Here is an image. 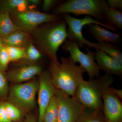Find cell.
Returning <instances> with one entry per match:
<instances>
[{"label": "cell", "instance_id": "24", "mask_svg": "<svg viewBox=\"0 0 122 122\" xmlns=\"http://www.w3.org/2000/svg\"><path fill=\"white\" fill-rule=\"evenodd\" d=\"M6 46L10 62L16 61L24 59L25 56V49L12 46Z\"/></svg>", "mask_w": 122, "mask_h": 122}, {"label": "cell", "instance_id": "28", "mask_svg": "<svg viewBox=\"0 0 122 122\" xmlns=\"http://www.w3.org/2000/svg\"><path fill=\"white\" fill-rule=\"evenodd\" d=\"M0 122H12L7 115L4 102L0 103Z\"/></svg>", "mask_w": 122, "mask_h": 122}, {"label": "cell", "instance_id": "20", "mask_svg": "<svg viewBox=\"0 0 122 122\" xmlns=\"http://www.w3.org/2000/svg\"><path fill=\"white\" fill-rule=\"evenodd\" d=\"M105 19L106 24L122 29V12L120 10L109 8L105 14Z\"/></svg>", "mask_w": 122, "mask_h": 122}, {"label": "cell", "instance_id": "32", "mask_svg": "<svg viewBox=\"0 0 122 122\" xmlns=\"http://www.w3.org/2000/svg\"><path fill=\"white\" fill-rule=\"evenodd\" d=\"M29 4L33 5H39L41 1L39 0H28Z\"/></svg>", "mask_w": 122, "mask_h": 122}, {"label": "cell", "instance_id": "11", "mask_svg": "<svg viewBox=\"0 0 122 122\" xmlns=\"http://www.w3.org/2000/svg\"><path fill=\"white\" fill-rule=\"evenodd\" d=\"M109 87L102 95V112L106 122H122V103Z\"/></svg>", "mask_w": 122, "mask_h": 122}, {"label": "cell", "instance_id": "10", "mask_svg": "<svg viewBox=\"0 0 122 122\" xmlns=\"http://www.w3.org/2000/svg\"><path fill=\"white\" fill-rule=\"evenodd\" d=\"M39 76L38 91V122H42L45 110L51 99L55 95L56 89L52 82L50 73L48 70L42 71Z\"/></svg>", "mask_w": 122, "mask_h": 122}, {"label": "cell", "instance_id": "18", "mask_svg": "<svg viewBox=\"0 0 122 122\" xmlns=\"http://www.w3.org/2000/svg\"><path fill=\"white\" fill-rule=\"evenodd\" d=\"M29 5L28 0L0 1V13L10 14L14 11L26 9Z\"/></svg>", "mask_w": 122, "mask_h": 122}, {"label": "cell", "instance_id": "7", "mask_svg": "<svg viewBox=\"0 0 122 122\" xmlns=\"http://www.w3.org/2000/svg\"><path fill=\"white\" fill-rule=\"evenodd\" d=\"M86 54L82 52L76 42L66 39L62 48L66 53L69 52L70 56L75 62H78L87 72L89 79L96 78L99 76L100 70L95 59L94 53L88 47L85 46Z\"/></svg>", "mask_w": 122, "mask_h": 122}, {"label": "cell", "instance_id": "15", "mask_svg": "<svg viewBox=\"0 0 122 122\" xmlns=\"http://www.w3.org/2000/svg\"><path fill=\"white\" fill-rule=\"evenodd\" d=\"M30 34L18 30L3 38L4 45L6 46H12L25 49L32 41Z\"/></svg>", "mask_w": 122, "mask_h": 122}, {"label": "cell", "instance_id": "2", "mask_svg": "<svg viewBox=\"0 0 122 122\" xmlns=\"http://www.w3.org/2000/svg\"><path fill=\"white\" fill-rule=\"evenodd\" d=\"M61 61L58 63L51 62L48 70L52 82L57 90L74 97L79 85L84 80L86 71L76 65L70 56L61 57Z\"/></svg>", "mask_w": 122, "mask_h": 122}, {"label": "cell", "instance_id": "25", "mask_svg": "<svg viewBox=\"0 0 122 122\" xmlns=\"http://www.w3.org/2000/svg\"><path fill=\"white\" fill-rule=\"evenodd\" d=\"M8 81L4 72L0 70V97L4 98L8 95L9 90Z\"/></svg>", "mask_w": 122, "mask_h": 122}, {"label": "cell", "instance_id": "16", "mask_svg": "<svg viewBox=\"0 0 122 122\" xmlns=\"http://www.w3.org/2000/svg\"><path fill=\"white\" fill-rule=\"evenodd\" d=\"M88 46L102 51L122 65V52L112 43L107 42H93L90 41Z\"/></svg>", "mask_w": 122, "mask_h": 122}, {"label": "cell", "instance_id": "12", "mask_svg": "<svg viewBox=\"0 0 122 122\" xmlns=\"http://www.w3.org/2000/svg\"><path fill=\"white\" fill-rule=\"evenodd\" d=\"M42 71V66L36 63L27 64L10 71L6 76L11 83L19 84L30 81Z\"/></svg>", "mask_w": 122, "mask_h": 122}, {"label": "cell", "instance_id": "30", "mask_svg": "<svg viewBox=\"0 0 122 122\" xmlns=\"http://www.w3.org/2000/svg\"><path fill=\"white\" fill-rule=\"evenodd\" d=\"M110 89L115 95L120 100L122 99V90L119 89H116L113 87H110Z\"/></svg>", "mask_w": 122, "mask_h": 122}, {"label": "cell", "instance_id": "23", "mask_svg": "<svg viewBox=\"0 0 122 122\" xmlns=\"http://www.w3.org/2000/svg\"><path fill=\"white\" fill-rule=\"evenodd\" d=\"M4 104L7 115L11 122H16L20 120L22 116V111L8 102H5Z\"/></svg>", "mask_w": 122, "mask_h": 122}, {"label": "cell", "instance_id": "34", "mask_svg": "<svg viewBox=\"0 0 122 122\" xmlns=\"http://www.w3.org/2000/svg\"></svg>", "mask_w": 122, "mask_h": 122}, {"label": "cell", "instance_id": "13", "mask_svg": "<svg viewBox=\"0 0 122 122\" xmlns=\"http://www.w3.org/2000/svg\"><path fill=\"white\" fill-rule=\"evenodd\" d=\"M95 50V59L99 70H102L105 74L114 75L122 77V65L102 51L97 49Z\"/></svg>", "mask_w": 122, "mask_h": 122}, {"label": "cell", "instance_id": "21", "mask_svg": "<svg viewBox=\"0 0 122 122\" xmlns=\"http://www.w3.org/2000/svg\"><path fill=\"white\" fill-rule=\"evenodd\" d=\"M58 114V105L55 95L46 107L43 116L42 122H57Z\"/></svg>", "mask_w": 122, "mask_h": 122}, {"label": "cell", "instance_id": "5", "mask_svg": "<svg viewBox=\"0 0 122 122\" xmlns=\"http://www.w3.org/2000/svg\"><path fill=\"white\" fill-rule=\"evenodd\" d=\"M39 87L37 79L19 84H13L9 88L8 102L23 111H30L36 106V95Z\"/></svg>", "mask_w": 122, "mask_h": 122}, {"label": "cell", "instance_id": "1", "mask_svg": "<svg viewBox=\"0 0 122 122\" xmlns=\"http://www.w3.org/2000/svg\"><path fill=\"white\" fill-rule=\"evenodd\" d=\"M30 35L42 54L51 61L59 62L57 53L68 37L67 25L63 18L38 27Z\"/></svg>", "mask_w": 122, "mask_h": 122}, {"label": "cell", "instance_id": "26", "mask_svg": "<svg viewBox=\"0 0 122 122\" xmlns=\"http://www.w3.org/2000/svg\"><path fill=\"white\" fill-rule=\"evenodd\" d=\"M10 62L6 46L4 45L0 52V70L4 72L7 69Z\"/></svg>", "mask_w": 122, "mask_h": 122}, {"label": "cell", "instance_id": "27", "mask_svg": "<svg viewBox=\"0 0 122 122\" xmlns=\"http://www.w3.org/2000/svg\"><path fill=\"white\" fill-rule=\"evenodd\" d=\"M60 1L57 0H44L42 5V10L47 13V12L50 11Z\"/></svg>", "mask_w": 122, "mask_h": 122}, {"label": "cell", "instance_id": "19", "mask_svg": "<svg viewBox=\"0 0 122 122\" xmlns=\"http://www.w3.org/2000/svg\"><path fill=\"white\" fill-rule=\"evenodd\" d=\"M18 30L9 14L0 13V36L3 38Z\"/></svg>", "mask_w": 122, "mask_h": 122}, {"label": "cell", "instance_id": "31", "mask_svg": "<svg viewBox=\"0 0 122 122\" xmlns=\"http://www.w3.org/2000/svg\"><path fill=\"white\" fill-rule=\"evenodd\" d=\"M25 122H37V121L34 115L29 114L26 116Z\"/></svg>", "mask_w": 122, "mask_h": 122}, {"label": "cell", "instance_id": "4", "mask_svg": "<svg viewBox=\"0 0 122 122\" xmlns=\"http://www.w3.org/2000/svg\"><path fill=\"white\" fill-rule=\"evenodd\" d=\"M109 9L105 0H68L58 5L52 13L55 15L71 13L92 16L99 22L107 24L105 16Z\"/></svg>", "mask_w": 122, "mask_h": 122}, {"label": "cell", "instance_id": "8", "mask_svg": "<svg viewBox=\"0 0 122 122\" xmlns=\"http://www.w3.org/2000/svg\"><path fill=\"white\" fill-rule=\"evenodd\" d=\"M61 16L68 27L67 39L76 42L80 48L86 45L88 46L89 43L90 41L85 39L82 34V30L85 26L90 24H96L113 31L116 30V28L114 26L99 22L90 16H86L82 18H78L69 14H63Z\"/></svg>", "mask_w": 122, "mask_h": 122}, {"label": "cell", "instance_id": "17", "mask_svg": "<svg viewBox=\"0 0 122 122\" xmlns=\"http://www.w3.org/2000/svg\"><path fill=\"white\" fill-rule=\"evenodd\" d=\"M75 122H106L102 111L84 107Z\"/></svg>", "mask_w": 122, "mask_h": 122}, {"label": "cell", "instance_id": "6", "mask_svg": "<svg viewBox=\"0 0 122 122\" xmlns=\"http://www.w3.org/2000/svg\"><path fill=\"white\" fill-rule=\"evenodd\" d=\"M17 28L29 34L42 24L54 22L62 19L61 15L25 9L9 14Z\"/></svg>", "mask_w": 122, "mask_h": 122}, {"label": "cell", "instance_id": "14", "mask_svg": "<svg viewBox=\"0 0 122 122\" xmlns=\"http://www.w3.org/2000/svg\"><path fill=\"white\" fill-rule=\"evenodd\" d=\"M86 28L98 42H107L115 44L121 42L122 38L120 35L99 25L90 24L86 25Z\"/></svg>", "mask_w": 122, "mask_h": 122}, {"label": "cell", "instance_id": "9", "mask_svg": "<svg viewBox=\"0 0 122 122\" xmlns=\"http://www.w3.org/2000/svg\"><path fill=\"white\" fill-rule=\"evenodd\" d=\"M55 96L58 105L57 122H75L84 108L75 97L56 89Z\"/></svg>", "mask_w": 122, "mask_h": 122}, {"label": "cell", "instance_id": "22", "mask_svg": "<svg viewBox=\"0 0 122 122\" xmlns=\"http://www.w3.org/2000/svg\"><path fill=\"white\" fill-rule=\"evenodd\" d=\"M25 56L23 60L28 64L35 63L41 59L43 55L35 47L33 42H30L25 49Z\"/></svg>", "mask_w": 122, "mask_h": 122}, {"label": "cell", "instance_id": "33", "mask_svg": "<svg viewBox=\"0 0 122 122\" xmlns=\"http://www.w3.org/2000/svg\"><path fill=\"white\" fill-rule=\"evenodd\" d=\"M4 42H3L2 38L0 36V52L2 49V47L4 46Z\"/></svg>", "mask_w": 122, "mask_h": 122}, {"label": "cell", "instance_id": "3", "mask_svg": "<svg viewBox=\"0 0 122 122\" xmlns=\"http://www.w3.org/2000/svg\"><path fill=\"white\" fill-rule=\"evenodd\" d=\"M114 81L113 76L106 74L88 81L84 79L79 85L74 97L84 107L102 111L103 93Z\"/></svg>", "mask_w": 122, "mask_h": 122}, {"label": "cell", "instance_id": "29", "mask_svg": "<svg viewBox=\"0 0 122 122\" xmlns=\"http://www.w3.org/2000/svg\"><path fill=\"white\" fill-rule=\"evenodd\" d=\"M107 4L109 8L122 10V0H107Z\"/></svg>", "mask_w": 122, "mask_h": 122}]
</instances>
